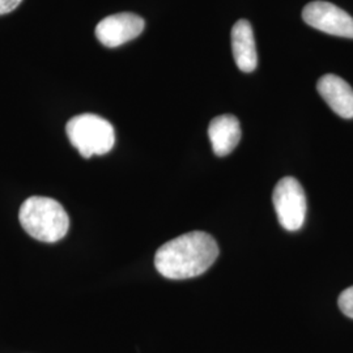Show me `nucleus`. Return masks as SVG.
Returning <instances> with one entry per match:
<instances>
[{"label": "nucleus", "instance_id": "1", "mask_svg": "<svg viewBox=\"0 0 353 353\" xmlns=\"http://www.w3.org/2000/svg\"><path fill=\"white\" fill-rule=\"evenodd\" d=\"M219 252L211 234L195 230L164 243L154 255V267L170 280L196 278L214 265Z\"/></svg>", "mask_w": 353, "mask_h": 353}, {"label": "nucleus", "instance_id": "2", "mask_svg": "<svg viewBox=\"0 0 353 353\" xmlns=\"http://www.w3.org/2000/svg\"><path fill=\"white\" fill-rule=\"evenodd\" d=\"M19 219L26 233L41 242L62 240L70 228V217L62 204L45 196L28 198Z\"/></svg>", "mask_w": 353, "mask_h": 353}, {"label": "nucleus", "instance_id": "3", "mask_svg": "<svg viewBox=\"0 0 353 353\" xmlns=\"http://www.w3.org/2000/svg\"><path fill=\"white\" fill-rule=\"evenodd\" d=\"M67 137L79 153L89 159L113 150L115 131L110 122L96 114H80L68 121Z\"/></svg>", "mask_w": 353, "mask_h": 353}, {"label": "nucleus", "instance_id": "4", "mask_svg": "<svg viewBox=\"0 0 353 353\" xmlns=\"http://www.w3.org/2000/svg\"><path fill=\"white\" fill-rule=\"evenodd\" d=\"M272 202L281 227L290 232L301 229L306 217V195L296 178L284 176L279 181Z\"/></svg>", "mask_w": 353, "mask_h": 353}, {"label": "nucleus", "instance_id": "5", "mask_svg": "<svg viewBox=\"0 0 353 353\" xmlns=\"http://www.w3.org/2000/svg\"><path fill=\"white\" fill-rule=\"evenodd\" d=\"M303 21L331 36L353 39V17L328 1H312L303 11Z\"/></svg>", "mask_w": 353, "mask_h": 353}, {"label": "nucleus", "instance_id": "6", "mask_svg": "<svg viewBox=\"0 0 353 353\" xmlns=\"http://www.w3.org/2000/svg\"><path fill=\"white\" fill-rule=\"evenodd\" d=\"M144 20L135 13H117L105 17L96 26V37L106 48H118L144 30Z\"/></svg>", "mask_w": 353, "mask_h": 353}, {"label": "nucleus", "instance_id": "7", "mask_svg": "<svg viewBox=\"0 0 353 353\" xmlns=\"http://www.w3.org/2000/svg\"><path fill=\"white\" fill-rule=\"evenodd\" d=\"M316 89L334 113L344 119L353 118V89L345 80L328 74L319 79Z\"/></svg>", "mask_w": 353, "mask_h": 353}, {"label": "nucleus", "instance_id": "8", "mask_svg": "<svg viewBox=\"0 0 353 353\" xmlns=\"http://www.w3.org/2000/svg\"><path fill=\"white\" fill-rule=\"evenodd\" d=\"M241 135L240 121L230 114L216 117L208 127L212 150L219 157H224L234 151L240 143Z\"/></svg>", "mask_w": 353, "mask_h": 353}, {"label": "nucleus", "instance_id": "9", "mask_svg": "<svg viewBox=\"0 0 353 353\" xmlns=\"http://www.w3.org/2000/svg\"><path fill=\"white\" fill-rule=\"evenodd\" d=\"M232 51L237 67L242 72H252L258 65V54L252 26L241 19L232 29Z\"/></svg>", "mask_w": 353, "mask_h": 353}, {"label": "nucleus", "instance_id": "10", "mask_svg": "<svg viewBox=\"0 0 353 353\" xmlns=\"http://www.w3.org/2000/svg\"><path fill=\"white\" fill-rule=\"evenodd\" d=\"M338 303H339L341 313L353 319V285L341 292Z\"/></svg>", "mask_w": 353, "mask_h": 353}, {"label": "nucleus", "instance_id": "11", "mask_svg": "<svg viewBox=\"0 0 353 353\" xmlns=\"http://www.w3.org/2000/svg\"><path fill=\"white\" fill-rule=\"evenodd\" d=\"M23 0H0V14L12 12Z\"/></svg>", "mask_w": 353, "mask_h": 353}]
</instances>
